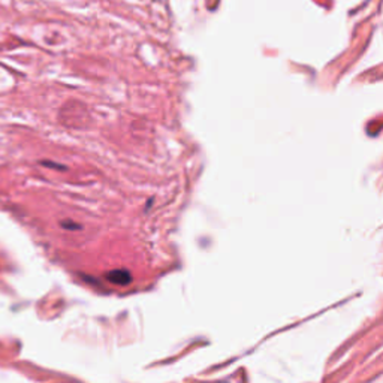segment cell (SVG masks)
Here are the masks:
<instances>
[{
    "label": "cell",
    "mask_w": 383,
    "mask_h": 383,
    "mask_svg": "<svg viewBox=\"0 0 383 383\" xmlns=\"http://www.w3.org/2000/svg\"><path fill=\"white\" fill-rule=\"evenodd\" d=\"M106 280H109L111 283L118 285V286H126L132 282V276L126 270H114L106 274Z\"/></svg>",
    "instance_id": "6da1fadb"
}]
</instances>
